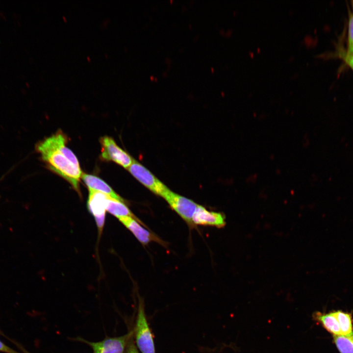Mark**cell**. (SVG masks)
I'll return each instance as SVG.
<instances>
[{
	"instance_id": "cell-19",
	"label": "cell",
	"mask_w": 353,
	"mask_h": 353,
	"mask_svg": "<svg viewBox=\"0 0 353 353\" xmlns=\"http://www.w3.org/2000/svg\"><path fill=\"white\" fill-rule=\"evenodd\" d=\"M250 54L252 55V56L253 55V54L252 52L251 53V52H250Z\"/></svg>"
},
{
	"instance_id": "cell-5",
	"label": "cell",
	"mask_w": 353,
	"mask_h": 353,
	"mask_svg": "<svg viewBox=\"0 0 353 353\" xmlns=\"http://www.w3.org/2000/svg\"><path fill=\"white\" fill-rule=\"evenodd\" d=\"M127 169L136 179L156 195L163 197L169 189L150 171L135 160Z\"/></svg>"
},
{
	"instance_id": "cell-16",
	"label": "cell",
	"mask_w": 353,
	"mask_h": 353,
	"mask_svg": "<svg viewBox=\"0 0 353 353\" xmlns=\"http://www.w3.org/2000/svg\"><path fill=\"white\" fill-rule=\"evenodd\" d=\"M125 353H139V351L134 342L133 338L128 344Z\"/></svg>"
},
{
	"instance_id": "cell-6",
	"label": "cell",
	"mask_w": 353,
	"mask_h": 353,
	"mask_svg": "<svg viewBox=\"0 0 353 353\" xmlns=\"http://www.w3.org/2000/svg\"><path fill=\"white\" fill-rule=\"evenodd\" d=\"M171 207L187 223L192 226V217L198 205L193 201L176 194L170 189L163 197Z\"/></svg>"
},
{
	"instance_id": "cell-15",
	"label": "cell",
	"mask_w": 353,
	"mask_h": 353,
	"mask_svg": "<svg viewBox=\"0 0 353 353\" xmlns=\"http://www.w3.org/2000/svg\"><path fill=\"white\" fill-rule=\"evenodd\" d=\"M352 6L353 12L349 22L348 53L353 54V1H352Z\"/></svg>"
},
{
	"instance_id": "cell-13",
	"label": "cell",
	"mask_w": 353,
	"mask_h": 353,
	"mask_svg": "<svg viewBox=\"0 0 353 353\" xmlns=\"http://www.w3.org/2000/svg\"><path fill=\"white\" fill-rule=\"evenodd\" d=\"M335 313L340 326L341 335H353L351 314L341 310L335 311Z\"/></svg>"
},
{
	"instance_id": "cell-7",
	"label": "cell",
	"mask_w": 353,
	"mask_h": 353,
	"mask_svg": "<svg viewBox=\"0 0 353 353\" xmlns=\"http://www.w3.org/2000/svg\"><path fill=\"white\" fill-rule=\"evenodd\" d=\"M87 207L94 216L99 232L102 230L105 218L106 202L108 195L96 191L89 190Z\"/></svg>"
},
{
	"instance_id": "cell-2",
	"label": "cell",
	"mask_w": 353,
	"mask_h": 353,
	"mask_svg": "<svg viewBox=\"0 0 353 353\" xmlns=\"http://www.w3.org/2000/svg\"><path fill=\"white\" fill-rule=\"evenodd\" d=\"M136 346L141 353H155L153 337L148 323L144 301L140 299L133 329Z\"/></svg>"
},
{
	"instance_id": "cell-1",
	"label": "cell",
	"mask_w": 353,
	"mask_h": 353,
	"mask_svg": "<svg viewBox=\"0 0 353 353\" xmlns=\"http://www.w3.org/2000/svg\"><path fill=\"white\" fill-rule=\"evenodd\" d=\"M67 142L66 136L58 130L39 142L35 149L47 167L68 181L80 194L79 181L82 172L76 156L67 147Z\"/></svg>"
},
{
	"instance_id": "cell-18",
	"label": "cell",
	"mask_w": 353,
	"mask_h": 353,
	"mask_svg": "<svg viewBox=\"0 0 353 353\" xmlns=\"http://www.w3.org/2000/svg\"><path fill=\"white\" fill-rule=\"evenodd\" d=\"M346 63L353 70V54L346 53L343 57Z\"/></svg>"
},
{
	"instance_id": "cell-8",
	"label": "cell",
	"mask_w": 353,
	"mask_h": 353,
	"mask_svg": "<svg viewBox=\"0 0 353 353\" xmlns=\"http://www.w3.org/2000/svg\"><path fill=\"white\" fill-rule=\"evenodd\" d=\"M192 223L195 225L210 226L218 228L226 225L225 216L222 213L210 211L198 205L192 217Z\"/></svg>"
},
{
	"instance_id": "cell-10",
	"label": "cell",
	"mask_w": 353,
	"mask_h": 353,
	"mask_svg": "<svg viewBox=\"0 0 353 353\" xmlns=\"http://www.w3.org/2000/svg\"><path fill=\"white\" fill-rule=\"evenodd\" d=\"M89 190L104 193L110 197L124 202L105 182L100 177L92 175L83 174L81 178Z\"/></svg>"
},
{
	"instance_id": "cell-14",
	"label": "cell",
	"mask_w": 353,
	"mask_h": 353,
	"mask_svg": "<svg viewBox=\"0 0 353 353\" xmlns=\"http://www.w3.org/2000/svg\"><path fill=\"white\" fill-rule=\"evenodd\" d=\"M333 341L340 353H353V335H334Z\"/></svg>"
},
{
	"instance_id": "cell-11",
	"label": "cell",
	"mask_w": 353,
	"mask_h": 353,
	"mask_svg": "<svg viewBox=\"0 0 353 353\" xmlns=\"http://www.w3.org/2000/svg\"><path fill=\"white\" fill-rule=\"evenodd\" d=\"M312 318L315 321L321 324L329 333L334 335H341L335 311L327 313L316 311L313 314Z\"/></svg>"
},
{
	"instance_id": "cell-4",
	"label": "cell",
	"mask_w": 353,
	"mask_h": 353,
	"mask_svg": "<svg viewBox=\"0 0 353 353\" xmlns=\"http://www.w3.org/2000/svg\"><path fill=\"white\" fill-rule=\"evenodd\" d=\"M101 145V157L103 160L111 161L128 169L134 159L125 151L119 147L114 139L108 136L100 138Z\"/></svg>"
},
{
	"instance_id": "cell-17",
	"label": "cell",
	"mask_w": 353,
	"mask_h": 353,
	"mask_svg": "<svg viewBox=\"0 0 353 353\" xmlns=\"http://www.w3.org/2000/svg\"><path fill=\"white\" fill-rule=\"evenodd\" d=\"M0 352L4 353H20L11 348L0 340Z\"/></svg>"
},
{
	"instance_id": "cell-3",
	"label": "cell",
	"mask_w": 353,
	"mask_h": 353,
	"mask_svg": "<svg viewBox=\"0 0 353 353\" xmlns=\"http://www.w3.org/2000/svg\"><path fill=\"white\" fill-rule=\"evenodd\" d=\"M134 337L133 330L115 337H107L98 342H90L81 338L77 340L89 345L93 353H125L126 347Z\"/></svg>"
},
{
	"instance_id": "cell-9",
	"label": "cell",
	"mask_w": 353,
	"mask_h": 353,
	"mask_svg": "<svg viewBox=\"0 0 353 353\" xmlns=\"http://www.w3.org/2000/svg\"><path fill=\"white\" fill-rule=\"evenodd\" d=\"M119 220L142 244L146 245L151 241L162 243L159 238L141 225L143 224L140 220L131 217H124Z\"/></svg>"
},
{
	"instance_id": "cell-12",
	"label": "cell",
	"mask_w": 353,
	"mask_h": 353,
	"mask_svg": "<svg viewBox=\"0 0 353 353\" xmlns=\"http://www.w3.org/2000/svg\"><path fill=\"white\" fill-rule=\"evenodd\" d=\"M106 211L119 219L131 217L138 220L124 202L108 197L106 202Z\"/></svg>"
}]
</instances>
